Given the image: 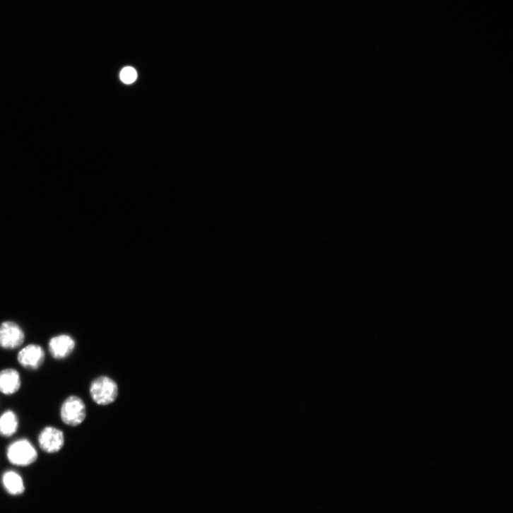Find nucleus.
Here are the masks:
<instances>
[{
    "label": "nucleus",
    "instance_id": "nucleus-8",
    "mask_svg": "<svg viewBox=\"0 0 513 513\" xmlns=\"http://www.w3.org/2000/svg\"><path fill=\"white\" fill-rule=\"evenodd\" d=\"M22 381L19 372L8 368L0 372V392L5 395H13L21 387Z\"/></svg>",
    "mask_w": 513,
    "mask_h": 513
},
{
    "label": "nucleus",
    "instance_id": "nucleus-2",
    "mask_svg": "<svg viewBox=\"0 0 513 513\" xmlns=\"http://www.w3.org/2000/svg\"><path fill=\"white\" fill-rule=\"evenodd\" d=\"M90 391L93 401L101 406L114 403L119 394L117 383L105 376L95 379L91 384Z\"/></svg>",
    "mask_w": 513,
    "mask_h": 513
},
{
    "label": "nucleus",
    "instance_id": "nucleus-9",
    "mask_svg": "<svg viewBox=\"0 0 513 513\" xmlns=\"http://www.w3.org/2000/svg\"><path fill=\"white\" fill-rule=\"evenodd\" d=\"M18 428L19 418L13 411H6L0 415V436L10 438L17 433Z\"/></svg>",
    "mask_w": 513,
    "mask_h": 513
},
{
    "label": "nucleus",
    "instance_id": "nucleus-1",
    "mask_svg": "<svg viewBox=\"0 0 513 513\" xmlns=\"http://www.w3.org/2000/svg\"><path fill=\"white\" fill-rule=\"evenodd\" d=\"M8 461L17 466H28L34 464L38 454L33 444L26 439L15 441L8 448Z\"/></svg>",
    "mask_w": 513,
    "mask_h": 513
},
{
    "label": "nucleus",
    "instance_id": "nucleus-6",
    "mask_svg": "<svg viewBox=\"0 0 513 513\" xmlns=\"http://www.w3.org/2000/svg\"><path fill=\"white\" fill-rule=\"evenodd\" d=\"M45 353L37 345L31 344L23 348L18 353V361L26 370H37L44 364Z\"/></svg>",
    "mask_w": 513,
    "mask_h": 513
},
{
    "label": "nucleus",
    "instance_id": "nucleus-10",
    "mask_svg": "<svg viewBox=\"0 0 513 513\" xmlns=\"http://www.w3.org/2000/svg\"><path fill=\"white\" fill-rule=\"evenodd\" d=\"M3 483L6 490L11 495H20L25 491L23 479L16 471L6 472L3 476Z\"/></svg>",
    "mask_w": 513,
    "mask_h": 513
},
{
    "label": "nucleus",
    "instance_id": "nucleus-7",
    "mask_svg": "<svg viewBox=\"0 0 513 513\" xmlns=\"http://www.w3.org/2000/svg\"><path fill=\"white\" fill-rule=\"evenodd\" d=\"M75 340L68 334H60L52 337L49 342V352L57 360H65L74 351Z\"/></svg>",
    "mask_w": 513,
    "mask_h": 513
},
{
    "label": "nucleus",
    "instance_id": "nucleus-3",
    "mask_svg": "<svg viewBox=\"0 0 513 513\" xmlns=\"http://www.w3.org/2000/svg\"><path fill=\"white\" fill-rule=\"evenodd\" d=\"M87 416V407L83 401L77 396H70L62 403L60 408V418L62 422L75 427L81 424Z\"/></svg>",
    "mask_w": 513,
    "mask_h": 513
},
{
    "label": "nucleus",
    "instance_id": "nucleus-4",
    "mask_svg": "<svg viewBox=\"0 0 513 513\" xmlns=\"http://www.w3.org/2000/svg\"><path fill=\"white\" fill-rule=\"evenodd\" d=\"M25 338V333L18 324L8 321L0 324V348L16 350L22 346Z\"/></svg>",
    "mask_w": 513,
    "mask_h": 513
},
{
    "label": "nucleus",
    "instance_id": "nucleus-5",
    "mask_svg": "<svg viewBox=\"0 0 513 513\" xmlns=\"http://www.w3.org/2000/svg\"><path fill=\"white\" fill-rule=\"evenodd\" d=\"M40 449L47 454L59 452L64 447L65 437L63 432L54 426H46L38 436Z\"/></svg>",
    "mask_w": 513,
    "mask_h": 513
},
{
    "label": "nucleus",
    "instance_id": "nucleus-11",
    "mask_svg": "<svg viewBox=\"0 0 513 513\" xmlns=\"http://www.w3.org/2000/svg\"><path fill=\"white\" fill-rule=\"evenodd\" d=\"M120 77L122 81L127 84L132 83L137 78V73L132 67H126L121 72Z\"/></svg>",
    "mask_w": 513,
    "mask_h": 513
}]
</instances>
